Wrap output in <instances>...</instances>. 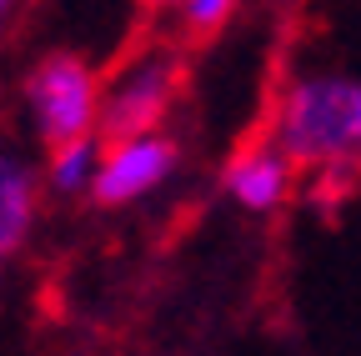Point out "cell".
I'll return each instance as SVG.
<instances>
[{"instance_id": "cell-7", "label": "cell", "mask_w": 361, "mask_h": 356, "mask_svg": "<svg viewBox=\"0 0 361 356\" xmlns=\"http://www.w3.org/2000/svg\"><path fill=\"white\" fill-rule=\"evenodd\" d=\"M101 146H96V136H90V141H75V146H61V151H51V171H45V176H51V186L56 191H90V186H96V176H101Z\"/></svg>"}, {"instance_id": "cell-4", "label": "cell", "mask_w": 361, "mask_h": 356, "mask_svg": "<svg viewBox=\"0 0 361 356\" xmlns=\"http://www.w3.org/2000/svg\"><path fill=\"white\" fill-rule=\"evenodd\" d=\"M176 141L171 136H135L121 146H106L101 156V176L90 186V201L96 206H126V201H141L146 191H156L166 176L176 171Z\"/></svg>"}, {"instance_id": "cell-2", "label": "cell", "mask_w": 361, "mask_h": 356, "mask_svg": "<svg viewBox=\"0 0 361 356\" xmlns=\"http://www.w3.org/2000/svg\"><path fill=\"white\" fill-rule=\"evenodd\" d=\"M101 96H106V85H101L96 66L75 51L45 56L25 75V106L35 121V136L51 151L101 136Z\"/></svg>"}, {"instance_id": "cell-3", "label": "cell", "mask_w": 361, "mask_h": 356, "mask_svg": "<svg viewBox=\"0 0 361 356\" xmlns=\"http://www.w3.org/2000/svg\"><path fill=\"white\" fill-rule=\"evenodd\" d=\"M180 85H186V66L176 51L146 46L135 61H126L101 96V141L121 146L135 136H156V125L166 121V111L176 106Z\"/></svg>"}, {"instance_id": "cell-5", "label": "cell", "mask_w": 361, "mask_h": 356, "mask_svg": "<svg viewBox=\"0 0 361 356\" xmlns=\"http://www.w3.org/2000/svg\"><path fill=\"white\" fill-rule=\"evenodd\" d=\"M291 161L271 146H251L241 151L231 166H226V191H231L246 211H276L286 196H291Z\"/></svg>"}, {"instance_id": "cell-9", "label": "cell", "mask_w": 361, "mask_h": 356, "mask_svg": "<svg viewBox=\"0 0 361 356\" xmlns=\"http://www.w3.org/2000/svg\"><path fill=\"white\" fill-rule=\"evenodd\" d=\"M135 6H146V11H166V6H180V0H135Z\"/></svg>"}, {"instance_id": "cell-6", "label": "cell", "mask_w": 361, "mask_h": 356, "mask_svg": "<svg viewBox=\"0 0 361 356\" xmlns=\"http://www.w3.org/2000/svg\"><path fill=\"white\" fill-rule=\"evenodd\" d=\"M35 221V171L20 156L0 161V251L16 256Z\"/></svg>"}, {"instance_id": "cell-8", "label": "cell", "mask_w": 361, "mask_h": 356, "mask_svg": "<svg viewBox=\"0 0 361 356\" xmlns=\"http://www.w3.org/2000/svg\"><path fill=\"white\" fill-rule=\"evenodd\" d=\"M236 6L241 0H180V30H186V40H211Z\"/></svg>"}, {"instance_id": "cell-10", "label": "cell", "mask_w": 361, "mask_h": 356, "mask_svg": "<svg viewBox=\"0 0 361 356\" xmlns=\"http://www.w3.org/2000/svg\"><path fill=\"white\" fill-rule=\"evenodd\" d=\"M0 11H6V20H11V11H16V0H0Z\"/></svg>"}, {"instance_id": "cell-1", "label": "cell", "mask_w": 361, "mask_h": 356, "mask_svg": "<svg viewBox=\"0 0 361 356\" xmlns=\"http://www.w3.org/2000/svg\"><path fill=\"white\" fill-rule=\"evenodd\" d=\"M276 151L291 166L326 171L361 156V80L346 75H306L286 85L271 116Z\"/></svg>"}]
</instances>
